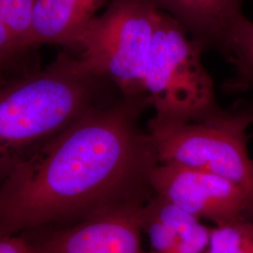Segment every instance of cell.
<instances>
[{
    "label": "cell",
    "mask_w": 253,
    "mask_h": 253,
    "mask_svg": "<svg viewBox=\"0 0 253 253\" xmlns=\"http://www.w3.org/2000/svg\"><path fill=\"white\" fill-rule=\"evenodd\" d=\"M1 68H2V65L0 64V81H1V80H3V79L1 78Z\"/></svg>",
    "instance_id": "e0dca14e"
},
{
    "label": "cell",
    "mask_w": 253,
    "mask_h": 253,
    "mask_svg": "<svg viewBox=\"0 0 253 253\" xmlns=\"http://www.w3.org/2000/svg\"><path fill=\"white\" fill-rule=\"evenodd\" d=\"M16 54H18L16 46L0 16V64L3 66V64Z\"/></svg>",
    "instance_id": "9a60e30c"
},
{
    "label": "cell",
    "mask_w": 253,
    "mask_h": 253,
    "mask_svg": "<svg viewBox=\"0 0 253 253\" xmlns=\"http://www.w3.org/2000/svg\"><path fill=\"white\" fill-rule=\"evenodd\" d=\"M147 107L123 96L100 104L17 165L0 186V234L154 197L159 162L140 125Z\"/></svg>",
    "instance_id": "6da1fadb"
},
{
    "label": "cell",
    "mask_w": 253,
    "mask_h": 253,
    "mask_svg": "<svg viewBox=\"0 0 253 253\" xmlns=\"http://www.w3.org/2000/svg\"><path fill=\"white\" fill-rule=\"evenodd\" d=\"M175 19L205 51L222 54L227 34L242 15L245 0H150Z\"/></svg>",
    "instance_id": "9c48e42d"
},
{
    "label": "cell",
    "mask_w": 253,
    "mask_h": 253,
    "mask_svg": "<svg viewBox=\"0 0 253 253\" xmlns=\"http://www.w3.org/2000/svg\"><path fill=\"white\" fill-rule=\"evenodd\" d=\"M206 253H253V220L212 226Z\"/></svg>",
    "instance_id": "7c38bea8"
},
{
    "label": "cell",
    "mask_w": 253,
    "mask_h": 253,
    "mask_svg": "<svg viewBox=\"0 0 253 253\" xmlns=\"http://www.w3.org/2000/svg\"><path fill=\"white\" fill-rule=\"evenodd\" d=\"M116 85L80 56L62 52L45 68L0 81V186L20 163L90 109L114 100Z\"/></svg>",
    "instance_id": "7a4b0ae2"
},
{
    "label": "cell",
    "mask_w": 253,
    "mask_h": 253,
    "mask_svg": "<svg viewBox=\"0 0 253 253\" xmlns=\"http://www.w3.org/2000/svg\"><path fill=\"white\" fill-rule=\"evenodd\" d=\"M150 186L154 196L214 226L253 220V198L216 174L176 163H158L150 174Z\"/></svg>",
    "instance_id": "8992f818"
},
{
    "label": "cell",
    "mask_w": 253,
    "mask_h": 253,
    "mask_svg": "<svg viewBox=\"0 0 253 253\" xmlns=\"http://www.w3.org/2000/svg\"><path fill=\"white\" fill-rule=\"evenodd\" d=\"M35 0H0V16L9 30L18 53L26 51Z\"/></svg>",
    "instance_id": "4fadbf2b"
},
{
    "label": "cell",
    "mask_w": 253,
    "mask_h": 253,
    "mask_svg": "<svg viewBox=\"0 0 253 253\" xmlns=\"http://www.w3.org/2000/svg\"><path fill=\"white\" fill-rule=\"evenodd\" d=\"M158 10L150 0H111L72 45L93 73L127 99L147 101L144 81Z\"/></svg>",
    "instance_id": "5b68a950"
},
{
    "label": "cell",
    "mask_w": 253,
    "mask_h": 253,
    "mask_svg": "<svg viewBox=\"0 0 253 253\" xmlns=\"http://www.w3.org/2000/svg\"><path fill=\"white\" fill-rule=\"evenodd\" d=\"M0 253H35L33 247L18 236L0 234Z\"/></svg>",
    "instance_id": "5bb4252c"
},
{
    "label": "cell",
    "mask_w": 253,
    "mask_h": 253,
    "mask_svg": "<svg viewBox=\"0 0 253 253\" xmlns=\"http://www.w3.org/2000/svg\"><path fill=\"white\" fill-rule=\"evenodd\" d=\"M222 55L235 66L231 87L247 91L253 85V22L240 15L227 34Z\"/></svg>",
    "instance_id": "8fae6325"
},
{
    "label": "cell",
    "mask_w": 253,
    "mask_h": 253,
    "mask_svg": "<svg viewBox=\"0 0 253 253\" xmlns=\"http://www.w3.org/2000/svg\"><path fill=\"white\" fill-rule=\"evenodd\" d=\"M253 124L251 113L241 102L196 121L153 116L146 131L159 163H176L221 176L253 199V159L247 132Z\"/></svg>",
    "instance_id": "3957f363"
},
{
    "label": "cell",
    "mask_w": 253,
    "mask_h": 253,
    "mask_svg": "<svg viewBox=\"0 0 253 253\" xmlns=\"http://www.w3.org/2000/svg\"><path fill=\"white\" fill-rule=\"evenodd\" d=\"M142 225L153 253H206L212 228L157 196L143 206Z\"/></svg>",
    "instance_id": "ba28073f"
},
{
    "label": "cell",
    "mask_w": 253,
    "mask_h": 253,
    "mask_svg": "<svg viewBox=\"0 0 253 253\" xmlns=\"http://www.w3.org/2000/svg\"><path fill=\"white\" fill-rule=\"evenodd\" d=\"M247 91H250L252 93V96H251V98L249 100L244 101V104L246 105L247 109L249 110V112L251 113L253 120V85H252Z\"/></svg>",
    "instance_id": "2e32d148"
},
{
    "label": "cell",
    "mask_w": 253,
    "mask_h": 253,
    "mask_svg": "<svg viewBox=\"0 0 253 253\" xmlns=\"http://www.w3.org/2000/svg\"><path fill=\"white\" fill-rule=\"evenodd\" d=\"M108 0H35L26 48L41 44L72 47L75 38Z\"/></svg>",
    "instance_id": "30bf717a"
},
{
    "label": "cell",
    "mask_w": 253,
    "mask_h": 253,
    "mask_svg": "<svg viewBox=\"0 0 253 253\" xmlns=\"http://www.w3.org/2000/svg\"><path fill=\"white\" fill-rule=\"evenodd\" d=\"M124 204L91 215L81 223L56 232L35 253H153L143 247L142 208Z\"/></svg>",
    "instance_id": "52a82bcc"
},
{
    "label": "cell",
    "mask_w": 253,
    "mask_h": 253,
    "mask_svg": "<svg viewBox=\"0 0 253 253\" xmlns=\"http://www.w3.org/2000/svg\"><path fill=\"white\" fill-rule=\"evenodd\" d=\"M204 50L167 12L158 10L144 92L154 116L182 121L208 118L221 108Z\"/></svg>",
    "instance_id": "277c9868"
}]
</instances>
